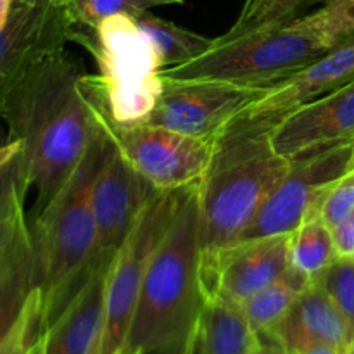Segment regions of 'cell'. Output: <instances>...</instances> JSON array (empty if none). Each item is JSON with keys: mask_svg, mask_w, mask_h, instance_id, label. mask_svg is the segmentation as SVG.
I'll return each mask as SVG.
<instances>
[{"mask_svg": "<svg viewBox=\"0 0 354 354\" xmlns=\"http://www.w3.org/2000/svg\"><path fill=\"white\" fill-rule=\"evenodd\" d=\"M2 120L7 140L21 144L26 189L37 190L35 216L57 196L92 145L99 128L95 76L66 52L40 62L10 97Z\"/></svg>", "mask_w": 354, "mask_h": 354, "instance_id": "obj_1", "label": "cell"}, {"mask_svg": "<svg viewBox=\"0 0 354 354\" xmlns=\"http://www.w3.org/2000/svg\"><path fill=\"white\" fill-rule=\"evenodd\" d=\"M197 185L183 189L168 234L152 256L121 354H185L196 339L206 304Z\"/></svg>", "mask_w": 354, "mask_h": 354, "instance_id": "obj_2", "label": "cell"}, {"mask_svg": "<svg viewBox=\"0 0 354 354\" xmlns=\"http://www.w3.org/2000/svg\"><path fill=\"white\" fill-rule=\"evenodd\" d=\"M273 128L235 118L216 138L197 185L201 258L234 244L289 171L277 152Z\"/></svg>", "mask_w": 354, "mask_h": 354, "instance_id": "obj_3", "label": "cell"}, {"mask_svg": "<svg viewBox=\"0 0 354 354\" xmlns=\"http://www.w3.org/2000/svg\"><path fill=\"white\" fill-rule=\"evenodd\" d=\"M113 149L99 113V128L88 152L57 196L35 216L30 228L35 287L40 290L44 304V328L64 310L92 272L97 237L93 183Z\"/></svg>", "mask_w": 354, "mask_h": 354, "instance_id": "obj_4", "label": "cell"}, {"mask_svg": "<svg viewBox=\"0 0 354 354\" xmlns=\"http://www.w3.org/2000/svg\"><path fill=\"white\" fill-rule=\"evenodd\" d=\"M322 10L239 35H221L196 59L162 69V82L270 86L337 47Z\"/></svg>", "mask_w": 354, "mask_h": 354, "instance_id": "obj_5", "label": "cell"}, {"mask_svg": "<svg viewBox=\"0 0 354 354\" xmlns=\"http://www.w3.org/2000/svg\"><path fill=\"white\" fill-rule=\"evenodd\" d=\"M73 41L83 45L99 66L97 85L111 120L142 123L165 90V66L151 37L133 17L113 16L93 30L75 26Z\"/></svg>", "mask_w": 354, "mask_h": 354, "instance_id": "obj_6", "label": "cell"}, {"mask_svg": "<svg viewBox=\"0 0 354 354\" xmlns=\"http://www.w3.org/2000/svg\"><path fill=\"white\" fill-rule=\"evenodd\" d=\"M182 194L183 189L156 190L111 261L106 277L104 328L95 354L123 353L145 273L156 249L168 234Z\"/></svg>", "mask_w": 354, "mask_h": 354, "instance_id": "obj_7", "label": "cell"}, {"mask_svg": "<svg viewBox=\"0 0 354 354\" xmlns=\"http://www.w3.org/2000/svg\"><path fill=\"white\" fill-rule=\"evenodd\" d=\"M99 113L116 151L154 190L185 189L206 173L214 140L190 137L156 124L116 123L107 114L100 90Z\"/></svg>", "mask_w": 354, "mask_h": 354, "instance_id": "obj_8", "label": "cell"}, {"mask_svg": "<svg viewBox=\"0 0 354 354\" xmlns=\"http://www.w3.org/2000/svg\"><path fill=\"white\" fill-rule=\"evenodd\" d=\"M354 169V142L292 161L272 196L239 241L290 235L318 216L325 197Z\"/></svg>", "mask_w": 354, "mask_h": 354, "instance_id": "obj_9", "label": "cell"}, {"mask_svg": "<svg viewBox=\"0 0 354 354\" xmlns=\"http://www.w3.org/2000/svg\"><path fill=\"white\" fill-rule=\"evenodd\" d=\"M270 86L225 82H165V90L154 111L142 123L214 140Z\"/></svg>", "mask_w": 354, "mask_h": 354, "instance_id": "obj_10", "label": "cell"}, {"mask_svg": "<svg viewBox=\"0 0 354 354\" xmlns=\"http://www.w3.org/2000/svg\"><path fill=\"white\" fill-rule=\"evenodd\" d=\"M75 24L64 7H33L14 2L0 31V118L10 97L44 59L73 41Z\"/></svg>", "mask_w": 354, "mask_h": 354, "instance_id": "obj_11", "label": "cell"}, {"mask_svg": "<svg viewBox=\"0 0 354 354\" xmlns=\"http://www.w3.org/2000/svg\"><path fill=\"white\" fill-rule=\"evenodd\" d=\"M289 268V235L237 241L201 258V282L206 297H223L241 306Z\"/></svg>", "mask_w": 354, "mask_h": 354, "instance_id": "obj_12", "label": "cell"}, {"mask_svg": "<svg viewBox=\"0 0 354 354\" xmlns=\"http://www.w3.org/2000/svg\"><path fill=\"white\" fill-rule=\"evenodd\" d=\"M154 192L114 147L93 183L92 211L97 237L92 270L111 265Z\"/></svg>", "mask_w": 354, "mask_h": 354, "instance_id": "obj_13", "label": "cell"}, {"mask_svg": "<svg viewBox=\"0 0 354 354\" xmlns=\"http://www.w3.org/2000/svg\"><path fill=\"white\" fill-rule=\"evenodd\" d=\"M351 82H354V38L342 41L277 82L237 118L273 128L294 111Z\"/></svg>", "mask_w": 354, "mask_h": 354, "instance_id": "obj_14", "label": "cell"}, {"mask_svg": "<svg viewBox=\"0 0 354 354\" xmlns=\"http://www.w3.org/2000/svg\"><path fill=\"white\" fill-rule=\"evenodd\" d=\"M272 142L289 161L354 142V82L283 118L273 127Z\"/></svg>", "mask_w": 354, "mask_h": 354, "instance_id": "obj_15", "label": "cell"}, {"mask_svg": "<svg viewBox=\"0 0 354 354\" xmlns=\"http://www.w3.org/2000/svg\"><path fill=\"white\" fill-rule=\"evenodd\" d=\"M107 268L92 270L64 310L44 328L40 341L41 353H97L104 328Z\"/></svg>", "mask_w": 354, "mask_h": 354, "instance_id": "obj_16", "label": "cell"}, {"mask_svg": "<svg viewBox=\"0 0 354 354\" xmlns=\"http://www.w3.org/2000/svg\"><path fill=\"white\" fill-rule=\"evenodd\" d=\"M259 339L280 346L289 354H296L311 342H327L344 351L353 346L348 322L318 279L301 292L286 318Z\"/></svg>", "mask_w": 354, "mask_h": 354, "instance_id": "obj_17", "label": "cell"}, {"mask_svg": "<svg viewBox=\"0 0 354 354\" xmlns=\"http://www.w3.org/2000/svg\"><path fill=\"white\" fill-rule=\"evenodd\" d=\"M261 342L239 304L207 296L196 334V354H251Z\"/></svg>", "mask_w": 354, "mask_h": 354, "instance_id": "obj_18", "label": "cell"}, {"mask_svg": "<svg viewBox=\"0 0 354 354\" xmlns=\"http://www.w3.org/2000/svg\"><path fill=\"white\" fill-rule=\"evenodd\" d=\"M311 282L313 280L290 266L279 280L242 303V311L256 334L261 337L279 325Z\"/></svg>", "mask_w": 354, "mask_h": 354, "instance_id": "obj_19", "label": "cell"}, {"mask_svg": "<svg viewBox=\"0 0 354 354\" xmlns=\"http://www.w3.org/2000/svg\"><path fill=\"white\" fill-rule=\"evenodd\" d=\"M35 289V263L31 234L0 275V344L19 320Z\"/></svg>", "mask_w": 354, "mask_h": 354, "instance_id": "obj_20", "label": "cell"}, {"mask_svg": "<svg viewBox=\"0 0 354 354\" xmlns=\"http://www.w3.org/2000/svg\"><path fill=\"white\" fill-rule=\"evenodd\" d=\"M290 266L315 280L339 258L335 251L334 232L320 218L301 223L289 235Z\"/></svg>", "mask_w": 354, "mask_h": 354, "instance_id": "obj_21", "label": "cell"}, {"mask_svg": "<svg viewBox=\"0 0 354 354\" xmlns=\"http://www.w3.org/2000/svg\"><path fill=\"white\" fill-rule=\"evenodd\" d=\"M135 21L154 41L165 68H173V66L192 61L213 45V38L194 33L187 28L178 26L151 12L137 17Z\"/></svg>", "mask_w": 354, "mask_h": 354, "instance_id": "obj_22", "label": "cell"}, {"mask_svg": "<svg viewBox=\"0 0 354 354\" xmlns=\"http://www.w3.org/2000/svg\"><path fill=\"white\" fill-rule=\"evenodd\" d=\"M180 3L183 0H69L66 12L75 26L93 30L107 17L128 16L137 19L156 7Z\"/></svg>", "mask_w": 354, "mask_h": 354, "instance_id": "obj_23", "label": "cell"}, {"mask_svg": "<svg viewBox=\"0 0 354 354\" xmlns=\"http://www.w3.org/2000/svg\"><path fill=\"white\" fill-rule=\"evenodd\" d=\"M324 0H245L237 21L227 35H239L258 28L287 23L299 17L301 10Z\"/></svg>", "mask_w": 354, "mask_h": 354, "instance_id": "obj_24", "label": "cell"}, {"mask_svg": "<svg viewBox=\"0 0 354 354\" xmlns=\"http://www.w3.org/2000/svg\"><path fill=\"white\" fill-rule=\"evenodd\" d=\"M44 334V304L35 287L10 334L0 344V354H33Z\"/></svg>", "mask_w": 354, "mask_h": 354, "instance_id": "obj_25", "label": "cell"}, {"mask_svg": "<svg viewBox=\"0 0 354 354\" xmlns=\"http://www.w3.org/2000/svg\"><path fill=\"white\" fill-rule=\"evenodd\" d=\"M318 280L348 322L354 346V258H337Z\"/></svg>", "mask_w": 354, "mask_h": 354, "instance_id": "obj_26", "label": "cell"}, {"mask_svg": "<svg viewBox=\"0 0 354 354\" xmlns=\"http://www.w3.org/2000/svg\"><path fill=\"white\" fill-rule=\"evenodd\" d=\"M26 185L21 169V152L0 169V227L16 213L24 207Z\"/></svg>", "mask_w": 354, "mask_h": 354, "instance_id": "obj_27", "label": "cell"}, {"mask_svg": "<svg viewBox=\"0 0 354 354\" xmlns=\"http://www.w3.org/2000/svg\"><path fill=\"white\" fill-rule=\"evenodd\" d=\"M354 211V169L348 173L337 185L330 190L318 211V218L328 228H337L344 223Z\"/></svg>", "mask_w": 354, "mask_h": 354, "instance_id": "obj_28", "label": "cell"}, {"mask_svg": "<svg viewBox=\"0 0 354 354\" xmlns=\"http://www.w3.org/2000/svg\"><path fill=\"white\" fill-rule=\"evenodd\" d=\"M28 237H30V227L24 216V207H21L0 227V275L6 272L16 252L19 251L21 244Z\"/></svg>", "mask_w": 354, "mask_h": 354, "instance_id": "obj_29", "label": "cell"}, {"mask_svg": "<svg viewBox=\"0 0 354 354\" xmlns=\"http://www.w3.org/2000/svg\"><path fill=\"white\" fill-rule=\"evenodd\" d=\"M322 14L330 24L339 44L354 38V0H324Z\"/></svg>", "mask_w": 354, "mask_h": 354, "instance_id": "obj_30", "label": "cell"}, {"mask_svg": "<svg viewBox=\"0 0 354 354\" xmlns=\"http://www.w3.org/2000/svg\"><path fill=\"white\" fill-rule=\"evenodd\" d=\"M335 251L339 258H354V211L351 216L334 228Z\"/></svg>", "mask_w": 354, "mask_h": 354, "instance_id": "obj_31", "label": "cell"}, {"mask_svg": "<svg viewBox=\"0 0 354 354\" xmlns=\"http://www.w3.org/2000/svg\"><path fill=\"white\" fill-rule=\"evenodd\" d=\"M296 354H344V349L334 344H327V342H311Z\"/></svg>", "mask_w": 354, "mask_h": 354, "instance_id": "obj_32", "label": "cell"}, {"mask_svg": "<svg viewBox=\"0 0 354 354\" xmlns=\"http://www.w3.org/2000/svg\"><path fill=\"white\" fill-rule=\"evenodd\" d=\"M21 152V144L17 140H7L6 144L0 145V169L12 161L17 154Z\"/></svg>", "mask_w": 354, "mask_h": 354, "instance_id": "obj_33", "label": "cell"}, {"mask_svg": "<svg viewBox=\"0 0 354 354\" xmlns=\"http://www.w3.org/2000/svg\"><path fill=\"white\" fill-rule=\"evenodd\" d=\"M16 2L33 7H64L66 9L69 0H16Z\"/></svg>", "mask_w": 354, "mask_h": 354, "instance_id": "obj_34", "label": "cell"}, {"mask_svg": "<svg viewBox=\"0 0 354 354\" xmlns=\"http://www.w3.org/2000/svg\"><path fill=\"white\" fill-rule=\"evenodd\" d=\"M251 354H289V353H287L286 349L280 348V346L273 344V342H268V341H263L261 339V342L256 346V349Z\"/></svg>", "mask_w": 354, "mask_h": 354, "instance_id": "obj_35", "label": "cell"}, {"mask_svg": "<svg viewBox=\"0 0 354 354\" xmlns=\"http://www.w3.org/2000/svg\"><path fill=\"white\" fill-rule=\"evenodd\" d=\"M14 2H16V0H0V31L6 28L7 21H9Z\"/></svg>", "mask_w": 354, "mask_h": 354, "instance_id": "obj_36", "label": "cell"}, {"mask_svg": "<svg viewBox=\"0 0 354 354\" xmlns=\"http://www.w3.org/2000/svg\"><path fill=\"white\" fill-rule=\"evenodd\" d=\"M185 354H196V339H194L192 346H190V348H189V351H187Z\"/></svg>", "mask_w": 354, "mask_h": 354, "instance_id": "obj_37", "label": "cell"}, {"mask_svg": "<svg viewBox=\"0 0 354 354\" xmlns=\"http://www.w3.org/2000/svg\"><path fill=\"white\" fill-rule=\"evenodd\" d=\"M40 341H41V339H40ZM33 354H44V353H41V342H38L37 349H35V351H33Z\"/></svg>", "mask_w": 354, "mask_h": 354, "instance_id": "obj_38", "label": "cell"}, {"mask_svg": "<svg viewBox=\"0 0 354 354\" xmlns=\"http://www.w3.org/2000/svg\"><path fill=\"white\" fill-rule=\"evenodd\" d=\"M344 354H354V351H353V349H351V348H349V349H346V351H344Z\"/></svg>", "mask_w": 354, "mask_h": 354, "instance_id": "obj_39", "label": "cell"}, {"mask_svg": "<svg viewBox=\"0 0 354 354\" xmlns=\"http://www.w3.org/2000/svg\"><path fill=\"white\" fill-rule=\"evenodd\" d=\"M351 349H353V351H354V346H351Z\"/></svg>", "mask_w": 354, "mask_h": 354, "instance_id": "obj_40", "label": "cell"}]
</instances>
